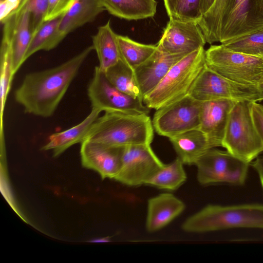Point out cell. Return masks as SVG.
I'll return each mask as SVG.
<instances>
[{"label":"cell","instance_id":"30bf717a","mask_svg":"<svg viewBox=\"0 0 263 263\" xmlns=\"http://www.w3.org/2000/svg\"><path fill=\"white\" fill-rule=\"evenodd\" d=\"M92 108L101 112L119 111L131 114H148L150 109L143 101L121 92L107 79L98 66L87 88Z\"/></svg>","mask_w":263,"mask_h":263},{"label":"cell","instance_id":"3957f363","mask_svg":"<svg viewBox=\"0 0 263 263\" xmlns=\"http://www.w3.org/2000/svg\"><path fill=\"white\" fill-rule=\"evenodd\" d=\"M181 228L188 233H204L236 228L263 229V205H208L188 217Z\"/></svg>","mask_w":263,"mask_h":263},{"label":"cell","instance_id":"2e32d148","mask_svg":"<svg viewBox=\"0 0 263 263\" xmlns=\"http://www.w3.org/2000/svg\"><path fill=\"white\" fill-rule=\"evenodd\" d=\"M185 56L166 54L157 48L146 61L137 67L134 73L143 97L151 92L171 67Z\"/></svg>","mask_w":263,"mask_h":263},{"label":"cell","instance_id":"ac0fdd59","mask_svg":"<svg viewBox=\"0 0 263 263\" xmlns=\"http://www.w3.org/2000/svg\"><path fill=\"white\" fill-rule=\"evenodd\" d=\"M2 23L3 24V28L0 54V133L4 132V112L7 97L14 75L12 56L13 16H10Z\"/></svg>","mask_w":263,"mask_h":263},{"label":"cell","instance_id":"e575fe53","mask_svg":"<svg viewBox=\"0 0 263 263\" xmlns=\"http://www.w3.org/2000/svg\"><path fill=\"white\" fill-rule=\"evenodd\" d=\"M249 105L255 127L263 144V105L250 101Z\"/></svg>","mask_w":263,"mask_h":263},{"label":"cell","instance_id":"5b68a950","mask_svg":"<svg viewBox=\"0 0 263 263\" xmlns=\"http://www.w3.org/2000/svg\"><path fill=\"white\" fill-rule=\"evenodd\" d=\"M205 65L219 75L236 83L259 87L263 84V57L211 45L205 51Z\"/></svg>","mask_w":263,"mask_h":263},{"label":"cell","instance_id":"d6986e66","mask_svg":"<svg viewBox=\"0 0 263 263\" xmlns=\"http://www.w3.org/2000/svg\"><path fill=\"white\" fill-rule=\"evenodd\" d=\"M92 108L89 115L80 123L64 131L53 133L48 137V142L41 148L52 151L53 157H57L68 148L84 141L93 123L101 113Z\"/></svg>","mask_w":263,"mask_h":263},{"label":"cell","instance_id":"ffe728a7","mask_svg":"<svg viewBox=\"0 0 263 263\" xmlns=\"http://www.w3.org/2000/svg\"><path fill=\"white\" fill-rule=\"evenodd\" d=\"M178 157L184 164L195 165L212 148L205 135L199 129H192L169 138Z\"/></svg>","mask_w":263,"mask_h":263},{"label":"cell","instance_id":"f35d334b","mask_svg":"<svg viewBox=\"0 0 263 263\" xmlns=\"http://www.w3.org/2000/svg\"><path fill=\"white\" fill-rule=\"evenodd\" d=\"M260 88L262 90V91L263 92V84L260 87Z\"/></svg>","mask_w":263,"mask_h":263},{"label":"cell","instance_id":"9c48e42d","mask_svg":"<svg viewBox=\"0 0 263 263\" xmlns=\"http://www.w3.org/2000/svg\"><path fill=\"white\" fill-rule=\"evenodd\" d=\"M201 101L189 95L156 110L152 119L155 132L168 138L199 129Z\"/></svg>","mask_w":263,"mask_h":263},{"label":"cell","instance_id":"8d00e7d4","mask_svg":"<svg viewBox=\"0 0 263 263\" xmlns=\"http://www.w3.org/2000/svg\"><path fill=\"white\" fill-rule=\"evenodd\" d=\"M215 1V0H201V9L202 15L209 10Z\"/></svg>","mask_w":263,"mask_h":263},{"label":"cell","instance_id":"74e56055","mask_svg":"<svg viewBox=\"0 0 263 263\" xmlns=\"http://www.w3.org/2000/svg\"><path fill=\"white\" fill-rule=\"evenodd\" d=\"M110 241V237H105L103 238H99L94 239L90 241L91 242L100 243V242H108Z\"/></svg>","mask_w":263,"mask_h":263},{"label":"cell","instance_id":"277c9868","mask_svg":"<svg viewBox=\"0 0 263 263\" xmlns=\"http://www.w3.org/2000/svg\"><path fill=\"white\" fill-rule=\"evenodd\" d=\"M205 51L201 48L174 65L158 85L144 97L143 104L156 110L187 95L205 65Z\"/></svg>","mask_w":263,"mask_h":263},{"label":"cell","instance_id":"6da1fadb","mask_svg":"<svg viewBox=\"0 0 263 263\" xmlns=\"http://www.w3.org/2000/svg\"><path fill=\"white\" fill-rule=\"evenodd\" d=\"M93 50L92 45L89 46L58 66L26 74L14 91L15 101L26 113L43 118L51 117Z\"/></svg>","mask_w":263,"mask_h":263},{"label":"cell","instance_id":"83f0119b","mask_svg":"<svg viewBox=\"0 0 263 263\" xmlns=\"http://www.w3.org/2000/svg\"><path fill=\"white\" fill-rule=\"evenodd\" d=\"M232 0H215L209 10L197 23L206 43L212 44L220 42V27L223 16Z\"/></svg>","mask_w":263,"mask_h":263},{"label":"cell","instance_id":"7402d4cb","mask_svg":"<svg viewBox=\"0 0 263 263\" xmlns=\"http://www.w3.org/2000/svg\"><path fill=\"white\" fill-rule=\"evenodd\" d=\"M117 35L108 20L105 24L99 26L96 34L91 36L92 45L99 62L98 66L104 72L121 60Z\"/></svg>","mask_w":263,"mask_h":263},{"label":"cell","instance_id":"484cf974","mask_svg":"<svg viewBox=\"0 0 263 263\" xmlns=\"http://www.w3.org/2000/svg\"><path fill=\"white\" fill-rule=\"evenodd\" d=\"M104 72L108 81L118 90L143 101V97L137 83L134 69L121 60Z\"/></svg>","mask_w":263,"mask_h":263},{"label":"cell","instance_id":"ba28073f","mask_svg":"<svg viewBox=\"0 0 263 263\" xmlns=\"http://www.w3.org/2000/svg\"><path fill=\"white\" fill-rule=\"evenodd\" d=\"M249 164L227 151L213 148L196 163L197 179L202 185L218 183L242 185L247 178Z\"/></svg>","mask_w":263,"mask_h":263},{"label":"cell","instance_id":"52a82bcc","mask_svg":"<svg viewBox=\"0 0 263 263\" xmlns=\"http://www.w3.org/2000/svg\"><path fill=\"white\" fill-rule=\"evenodd\" d=\"M188 95L199 101L230 99L236 101H263L259 87L239 84L226 78L205 64L192 84Z\"/></svg>","mask_w":263,"mask_h":263},{"label":"cell","instance_id":"7c38bea8","mask_svg":"<svg viewBox=\"0 0 263 263\" xmlns=\"http://www.w3.org/2000/svg\"><path fill=\"white\" fill-rule=\"evenodd\" d=\"M263 27V0H232L222 18L220 43Z\"/></svg>","mask_w":263,"mask_h":263},{"label":"cell","instance_id":"cb8c5ba5","mask_svg":"<svg viewBox=\"0 0 263 263\" xmlns=\"http://www.w3.org/2000/svg\"><path fill=\"white\" fill-rule=\"evenodd\" d=\"M14 16L12 39V67L14 74L25 62V57L32 37L31 16L27 11H22Z\"/></svg>","mask_w":263,"mask_h":263},{"label":"cell","instance_id":"4316f807","mask_svg":"<svg viewBox=\"0 0 263 263\" xmlns=\"http://www.w3.org/2000/svg\"><path fill=\"white\" fill-rule=\"evenodd\" d=\"M184 164L178 158L164 166L146 182V185L168 191H175L186 180Z\"/></svg>","mask_w":263,"mask_h":263},{"label":"cell","instance_id":"9a60e30c","mask_svg":"<svg viewBox=\"0 0 263 263\" xmlns=\"http://www.w3.org/2000/svg\"><path fill=\"white\" fill-rule=\"evenodd\" d=\"M237 102L226 99L201 102L199 129L205 135L212 148L222 146L230 112Z\"/></svg>","mask_w":263,"mask_h":263},{"label":"cell","instance_id":"44dd1931","mask_svg":"<svg viewBox=\"0 0 263 263\" xmlns=\"http://www.w3.org/2000/svg\"><path fill=\"white\" fill-rule=\"evenodd\" d=\"M105 10L101 0H74L62 16L59 29L65 35L93 21Z\"/></svg>","mask_w":263,"mask_h":263},{"label":"cell","instance_id":"d6a6232c","mask_svg":"<svg viewBox=\"0 0 263 263\" xmlns=\"http://www.w3.org/2000/svg\"><path fill=\"white\" fill-rule=\"evenodd\" d=\"M74 0H49L45 21L63 15L72 6Z\"/></svg>","mask_w":263,"mask_h":263},{"label":"cell","instance_id":"836d02e7","mask_svg":"<svg viewBox=\"0 0 263 263\" xmlns=\"http://www.w3.org/2000/svg\"><path fill=\"white\" fill-rule=\"evenodd\" d=\"M29 0H1L0 21L2 23L9 16L20 12Z\"/></svg>","mask_w":263,"mask_h":263},{"label":"cell","instance_id":"603a6c76","mask_svg":"<svg viewBox=\"0 0 263 263\" xmlns=\"http://www.w3.org/2000/svg\"><path fill=\"white\" fill-rule=\"evenodd\" d=\"M110 14L126 20H139L154 16L157 2L155 0H101Z\"/></svg>","mask_w":263,"mask_h":263},{"label":"cell","instance_id":"4fadbf2b","mask_svg":"<svg viewBox=\"0 0 263 263\" xmlns=\"http://www.w3.org/2000/svg\"><path fill=\"white\" fill-rule=\"evenodd\" d=\"M206 41L198 23L170 19L156 44L161 51L171 55H187L203 48Z\"/></svg>","mask_w":263,"mask_h":263},{"label":"cell","instance_id":"f1b7e54d","mask_svg":"<svg viewBox=\"0 0 263 263\" xmlns=\"http://www.w3.org/2000/svg\"><path fill=\"white\" fill-rule=\"evenodd\" d=\"M121 59L134 70L146 61L157 50L156 45L136 42L127 36L117 35Z\"/></svg>","mask_w":263,"mask_h":263},{"label":"cell","instance_id":"8992f818","mask_svg":"<svg viewBox=\"0 0 263 263\" xmlns=\"http://www.w3.org/2000/svg\"><path fill=\"white\" fill-rule=\"evenodd\" d=\"M250 102L238 101L232 107L221 146L249 163L263 152V144L252 118Z\"/></svg>","mask_w":263,"mask_h":263},{"label":"cell","instance_id":"5bb4252c","mask_svg":"<svg viewBox=\"0 0 263 263\" xmlns=\"http://www.w3.org/2000/svg\"><path fill=\"white\" fill-rule=\"evenodd\" d=\"M124 147H111L85 140L81 143L83 166L97 172L102 179H114L119 172Z\"/></svg>","mask_w":263,"mask_h":263},{"label":"cell","instance_id":"d4e9b609","mask_svg":"<svg viewBox=\"0 0 263 263\" xmlns=\"http://www.w3.org/2000/svg\"><path fill=\"white\" fill-rule=\"evenodd\" d=\"M62 16L45 21L32 36L25 62L36 52L47 51L55 48L66 36L59 29Z\"/></svg>","mask_w":263,"mask_h":263},{"label":"cell","instance_id":"e0dca14e","mask_svg":"<svg viewBox=\"0 0 263 263\" xmlns=\"http://www.w3.org/2000/svg\"><path fill=\"white\" fill-rule=\"evenodd\" d=\"M184 202L171 193H162L147 201L146 230L154 232L169 224L184 210Z\"/></svg>","mask_w":263,"mask_h":263},{"label":"cell","instance_id":"7a4b0ae2","mask_svg":"<svg viewBox=\"0 0 263 263\" xmlns=\"http://www.w3.org/2000/svg\"><path fill=\"white\" fill-rule=\"evenodd\" d=\"M154 130L148 114L108 111L96 120L85 140L111 147L151 144Z\"/></svg>","mask_w":263,"mask_h":263},{"label":"cell","instance_id":"4dcf8cb0","mask_svg":"<svg viewBox=\"0 0 263 263\" xmlns=\"http://www.w3.org/2000/svg\"><path fill=\"white\" fill-rule=\"evenodd\" d=\"M226 48L246 54L263 57V27L221 43Z\"/></svg>","mask_w":263,"mask_h":263},{"label":"cell","instance_id":"1f68e13d","mask_svg":"<svg viewBox=\"0 0 263 263\" xmlns=\"http://www.w3.org/2000/svg\"><path fill=\"white\" fill-rule=\"evenodd\" d=\"M48 2L49 0H29L21 11H27L30 14L32 36L45 22Z\"/></svg>","mask_w":263,"mask_h":263},{"label":"cell","instance_id":"d590c367","mask_svg":"<svg viewBox=\"0 0 263 263\" xmlns=\"http://www.w3.org/2000/svg\"><path fill=\"white\" fill-rule=\"evenodd\" d=\"M252 165L257 172L263 189V156H258L252 163Z\"/></svg>","mask_w":263,"mask_h":263},{"label":"cell","instance_id":"8fae6325","mask_svg":"<svg viewBox=\"0 0 263 263\" xmlns=\"http://www.w3.org/2000/svg\"><path fill=\"white\" fill-rule=\"evenodd\" d=\"M164 165L151 144L125 146L120 170L114 179L130 186L145 184Z\"/></svg>","mask_w":263,"mask_h":263},{"label":"cell","instance_id":"f546056e","mask_svg":"<svg viewBox=\"0 0 263 263\" xmlns=\"http://www.w3.org/2000/svg\"><path fill=\"white\" fill-rule=\"evenodd\" d=\"M201 2V0H164L170 19L197 23L202 16Z\"/></svg>","mask_w":263,"mask_h":263}]
</instances>
